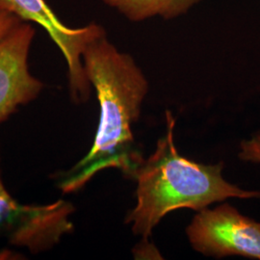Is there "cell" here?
Segmentation results:
<instances>
[{
  "label": "cell",
  "instance_id": "6da1fadb",
  "mask_svg": "<svg viewBox=\"0 0 260 260\" xmlns=\"http://www.w3.org/2000/svg\"><path fill=\"white\" fill-rule=\"evenodd\" d=\"M82 61L100 103V123L87 155L58 177L64 193L80 190L98 173L110 168L133 178L145 159L135 143L132 125L138 121L149 92L147 77L133 57L121 52L106 33L86 47Z\"/></svg>",
  "mask_w": 260,
  "mask_h": 260
},
{
  "label": "cell",
  "instance_id": "7a4b0ae2",
  "mask_svg": "<svg viewBox=\"0 0 260 260\" xmlns=\"http://www.w3.org/2000/svg\"><path fill=\"white\" fill-rule=\"evenodd\" d=\"M167 133L158 140L154 152L140 164L133 179L138 183L137 205L127 214L135 235L147 240L168 213L181 208L201 211L230 198L260 199L258 191H247L222 177L223 164L205 165L182 156L175 146V118L166 112Z\"/></svg>",
  "mask_w": 260,
  "mask_h": 260
},
{
  "label": "cell",
  "instance_id": "3957f363",
  "mask_svg": "<svg viewBox=\"0 0 260 260\" xmlns=\"http://www.w3.org/2000/svg\"><path fill=\"white\" fill-rule=\"evenodd\" d=\"M0 11L10 12L23 21L35 22L47 31L67 61L73 102L86 103L92 85L84 70L82 54L93 40L106 33L105 29L95 22L83 27H69L58 19L46 0H0Z\"/></svg>",
  "mask_w": 260,
  "mask_h": 260
},
{
  "label": "cell",
  "instance_id": "277c9868",
  "mask_svg": "<svg viewBox=\"0 0 260 260\" xmlns=\"http://www.w3.org/2000/svg\"><path fill=\"white\" fill-rule=\"evenodd\" d=\"M186 234L193 249L206 256L239 255L260 260V223L230 204L198 211Z\"/></svg>",
  "mask_w": 260,
  "mask_h": 260
},
{
  "label": "cell",
  "instance_id": "5b68a950",
  "mask_svg": "<svg viewBox=\"0 0 260 260\" xmlns=\"http://www.w3.org/2000/svg\"><path fill=\"white\" fill-rule=\"evenodd\" d=\"M71 205L58 201L47 205L19 204L2 181L0 170V231L7 232L12 244L32 252L46 251L72 231Z\"/></svg>",
  "mask_w": 260,
  "mask_h": 260
},
{
  "label": "cell",
  "instance_id": "8992f818",
  "mask_svg": "<svg viewBox=\"0 0 260 260\" xmlns=\"http://www.w3.org/2000/svg\"><path fill=\"white\" fill-rule=\"evenodd\" d=\"M35 28L20 21L0 38V123L36 100L44 83L30 74L28 56Z\"/></svg>",
  "mask_w": 260,
  "mask_h": 260
},
{
  "label": "cell",
  "instance_id": "52a82bcc",
  "mask_svg": "<svg viewBox=\"0 0 260 260\" xmlns=\"http://www.w3.org/2000/svg\"><path fill=\"white\" fill-rule=\"evenodd\" d=\"M124 18L140 22L152 18L173 19L187 14L203 0H101Z\"/></svg>",
  "mask_w": 260,
  "mask_h": 260
},
{
  "label": "cell",
  "instance_id": "ba28073f",
  "mask_svg": "<svg viewBox=\"0 0 260 260\" xmlns=\"http://www.w3.org/2000/svg\"><path fill=\"white\" fill-rule=\"evenodd\" d=\"M238 156L246 162L260 163V134L241 142Z\"/></svg>",
  "mask_w": 260,
  "mask_h": 260
},
{
  "label": "cell",
  "instance_id": "9c48e42d",
  "mask_svg": "<svg viewBox=\"0 0 260 260\" xmlns=\"http://www.w3.org/2000/svg\"><path fill=\"white\" fill-rule=\"evenodd\" d=\"M20 21L23 20H21L16 15L7 11H0V38L7 34L12 28Z\"/></svg>",
  "mask_w": 260,
  "mask_h": 260
}]
</instances>
